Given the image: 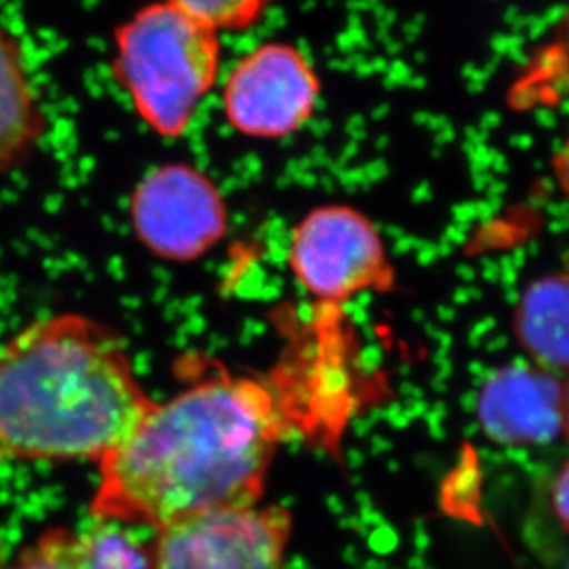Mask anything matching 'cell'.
Segmentation results:
<instances>
[{
	"label": "cell",
	"instance_id": "7a4b0ae2",
	"mask_svg": "<svg viewBox=\"0 0 569 569\" xmlns=\"http://www.w3.org/2000/svg\"><path fill=\"white\" fill-rule=\"evenodd\" d=\"M152 406L121 337L93 318H39L0 346L2 459L100 462Z\"/></svg>",
	"mask_w": 569,
	"mask_h": 569
},
{
	"label": "cell",
	"instance_id": "52a82bcc",
	"mask_svg": "<svg viewBox=\"0 0 569 569\" xmlns=\"http://www.w3.org/2000/svg\"><path fill=\"white\" fill-rule=\"evenodd\" d=\"M130 213L139 241L170 261L200 258L228 231L224 198L202 170L186 163L150 170L133 191Z\"/></svg>",
	"mask_w": 569,
	"mask_h": 569
},
{
	"label": "cell",
	"instance_id": "ba28073f",
	"mask_svg": "<svg viewBox=\"0 0 569 569\" xmlns=\"http://www.w3.org/2000/svg\"><path fill=\"white\" fill-rule=\"evenodd\" d=\"M477 417L498 442H549L565 429L562 387L532 368H505L482 387Z\"/></svg>",
	"mask_w": 569,
	"mask_h": 569
},
{
	"label": "cell",
	"instance_id": "3957f363",
	"mask_svg": "<svg viewBox=\"0 0 569 569\" xmlns=\"http://www.w3.org/2000/svg\"><path fill=\"white\" fill-rule=\"evenodd\" d=\"M116 49L138 116L161 138L183 136L219 78V33L163 0L119 27Z\"/></svg>",
	"mask_w": 569,
	"mask_h": 569
},
{
	"label": "cell",
	"instance_id": "4fadbf2b",
	"mask_svg": "<svg viewBox=\"0 0 569 569\" xmlns=\"http://www.w3.org/2000/svg\"><path fill=\"white\" fill-rule=\"evenodd\" d=\"M74 532L54 527L30 543L8 569H77L72 559Z\"/></svg>",
	"mask_w": 569,
	"mask_h": 569
},
{
	"label": "cell",
	"instance_id": "8fae6325",
	"mask_svg": "<svg viewBox=\"0 0 569 569\" xmlns=\"http://www.w3.org/2000/svg\"><path fill=\"white\" fill-rule=\"evenodd\" d=\"M72 559L77 569H153L152 555L111 521L74 532Z\"/></svg>",
	"mask_w": 569,
	"mask_h": 569
},
{
	"label": "cell",
	"instance_id": "5b68a950",
	"mask_svg": "<svg viewBox=\"0 0 569 569\" xmlns=\"http://www.w3.org/2000/svg\"><path fill=\"white\" fill-rule=\"evenodd\" d=\"M292 518L284 507H233L158 529L153 569H284Z\"/></svg>",
	"mask_w": 569,
	"mask_h": 569
},
{
	"label": "cell",
	"instance_id": "30bf717a",
	"mask_svg": "<svg viewBox=\"0 0 569 569\" xmlns=\"http://www.w3.org/2000/svg\"><path fill=\"white\" fill-rule=\"evenodd\" d=\"M516 331L535 359L569 367V276H548L521 296Z\"/></svg>",
	"mask_w": 569,
	"mask_h": 569
},
{
	"label": "cell",
	"instance_id": "e0dca14e",
	"mask_svg": "<svg viewBox=\"0 0 569 569\" xmlns=\"http://www.w3.org/2000/svg\"><path fill=\"white\" fill-rule=\"evenodd\" d=\"M0 569H6L4 566L0 565Z\"/></svg>",
	"mask_w": 569,
	"mask_h": 569
},
{
	"label": "cell",
	"instance_id": "9a60e30c",
	"mask_svg": "<svg viewBox=\"0 0 569 569\" xmlns=\"http://www.w3.org/2000/svg\"><path fill=\"white\" fill-rule=\"evenodd\" d=\"M553 170L560 189L569 200V132L568 138L562 142V147L559 148V152L555 153Z\"/></svg>",
	"mask_w": 569,
	"mask_h": 569
},
{
	"label": "cell",
	"instance_id": "8992f818",
	"mask_svg": "<svg viewBox=\"0 0 569 569\" xmlns=\"http://www.w3.org/2000/svg\"><path fill=\"white\" fill-rule=\"evenodd\" d=\"M320 78L311 61L289 43H264L231 67L222 111L236 132L252 139H283L311 121Z\"/></svg>",
	"mask_w": 569,
	"mask_h": 569
},
{
	"label": "cell",
	"instance_id": "277c9868",
	"mask_svg": "<svg viewBox=\"0 0 569 569\" xmlns=\"http://www.w3.org/2000/svg\"><path fill=\"white\" fill-rule=\"evenodd\" d=\"M290 269L315 298L340 303L365 290H389L395 270L372 220L348 206L315 209L296 226Z\"/></svg>",
	"mask_w": 569,
	"mask_h": 569
},
{
	"label": "cell",
	"instance_id": "2e32d148",
	"mask_svg": "<svg viewBox=\"0 0 569 569\" xmlns=\"http://www.w3.org/2000/svg\"><path fill=\"white\" fill-rule=\"evenodd\" d=\"M562 423H565V431L569 438V381L562 389Z\"/></svg>",
	"mask_w": 569,
	"mask_h": 569
},
{
	"label": "cell",
	"instance_id": "6da1fadb",
	"mask_svg": "<svg viewBox=\"0 0 569 569\" xmlns=\"http://www.w3.org/2000/svg\"><path fill=\"white\" fill-rule=\"evenodd\" d=\"M295 417L274 385L211 373L148 409L99 462L91 515L156 529L258 505Z\"/></svg>",
	"mask_w": 569,
	"mask_h": 569
},
{
	"label": "cell",
	"instance_id": "9c48e42d",
	"mask_svg": "<svg viewBox=\"0 0 569 569\" xmlns=\"http://www.w3.org/2000/svg\"><path fill=\"white\" fill-rule=\"evenodd\" d=\"M43 130V113L30 86L21 49L0 27V172L21 163Z\"/></svg>",
	"mask_w": 569,
	"mask_h": 569
},
{
	"label": "cell",
	"instance_id": "5bb4252c",
	"mask_svg": "<svg viewBox=\"0 0 569 569\" xmlns=\"http://www.w3.org/2000/svg\"><path fill=\"white\" fill-rule=\"evenodd\" d=\"M551 499H553L555 515H557L566 531L569 532V462L555 479Z\"/></svg>",
	"mask_w": 569,
	"mask_h": 569
},
{
	"label": "cell",
	"instance_id": "7c38bea8",
	"mask_svg": "<svg viewBox=\"0 0 569 569\" xmlns=\"http://www.w3.org/2000/svg\"><path fill=\"white\" fill-rule=\"evenodd\" d=\"M206 27L222 30H244L258 22L269 8L270 0H169Z\"/></svg>",
	"mask_w": 569,
	"mask_h": 569
}]
</instances>
